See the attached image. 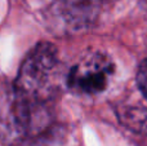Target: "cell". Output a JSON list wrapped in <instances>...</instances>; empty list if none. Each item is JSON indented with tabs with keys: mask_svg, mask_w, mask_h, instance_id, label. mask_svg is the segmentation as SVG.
I'll return each instance as SVG.
<instances>
[{
	"mask_svg": "<svg viewBox=\"0 0 147 146\" xmlns=\"http://www.w3.org/2000/svg\"><path fill=\"white\" fill-rule=\"evenodd\" d=\"M59 61L53 44L41 41L25 57L14 83L31 101L48 105L57 92Z\"/></svg>",
	"mask_w": 147,
	"mask_h": 146,
	"instance_id": "obj_2",
	"label": "cell"
},
{
	"mask_svg": "<svg viewBox=\"0 0 147 146\" xmlns=\"http://www.w3.org/2000/svg\"><path fill=\"white\" fill-rule=\"evenodd\" d=\"M47 106L26 97L13 82H0V142L17 146L38 136L48 123Z\"/></svg>",
	"mask_w": 147,
	"mask_h": 146,
	"instance_id": "obj_1",
	"label": "cell"
},
{
	"mask_svg": "<svg viewBox=\"0 0 147 146\" xmlns=\"http://www.w3.org/2000/svg\"><path fill=\"white\" fill-rule=\"evenodd\" d=\"M120 122L138 135H147V109L142 106H128L119 113Z\"/></svg>",
	"mask_w": 147,
	"mask_h": 146,
	"instance_id": "obj_5",
	"label": "cell"
},
{
	"mask_svg": "<svg viewBox=\"0 0 147 146\" xmlns=\"http://www.w3.org/2000/svg\"><path fill=\"white\" fill-rule=\"evenodd\" d=\"M141 4H142L143 7H145L146 9H147V0H141Z\"/></svg>",
	"mask_w": 147,
	"mask_h": 146,
	"instance_id": "obj_7",
	"label": "cell"
},
{
	"mask_svg": "<svg viewBox=\"0 0 147 146\" xmlns=\"http://www.w3.org/2000/svg\"><path fill=\"white\" fill-rule=\"evenodd\" d=\"M112 0H54L56 13L72 28L88 27L94 23Z\"/></svg>",
	"mask_w": 147,
	"mask_h": 146,
	"instance_id": "obj_4",
	"label": "cell"
},
{
	"mask_svg": "<svg viewBox=\"0 0 147 146\" xmlns=\"http://www.w3.org/2000/svg\"><path fill=\"white\" fill-rule=\"evenodd\" d=\"M114 72V64L109 56L94 52L80 59L70 70L67 85L79 95H97L106 89Z\"/></svg>",
	"mask_w": 147,
	"mask_h": 146,
	"instance_id": "obj_3",
	"label": "cell"
},
{
	"mask_svg": "<svg viewBox=\"0 0 147 146\" xmlns=\"http://www.w3.org/2000/svg\"><path fill=\"white\" fill-rule=\"evenodd\" d=\"M137 84L142 95L147 98V59H143L138 66L137 71Z\"/></svg>",
	"mask_w": 147,
	"mask_h": 146,
	"instance_id": "obj_6",
	"label": "cell"
}]
</instances>
